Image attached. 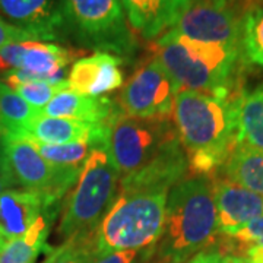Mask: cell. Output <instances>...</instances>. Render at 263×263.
I'll return each mask as SVG.
<instances>
[{
    "mask_svg": "<svg viewBox=\"0 0 263 263\" xmlns=\"http://www.w3.org/2000/svg\"><path fill=\"white\" fill-rule=\"evenodd\" d=\"M56 216V205L48 208L28 231L13 238L0 249V263H34L38 254L47 250L50 228Z\"/></svg>",
    "mask_w": 263,
    "mask_h": 263,
    "instance_id": "obj_20",
    "label": "cell"
},
{
    "mask_svg": "<svg viewBox=\"0 0 263 263\" xmlns=\"http://www.w3.org/2000/svg\"><path fill=\"white\" fill-rule=\"evenodd\" d=\"M119 110L107 97H88L63 89L41 110L48 117H60L86 123H108Z\"/></svg>",
    "mask_w": 263,
    "mask_h": 263,
    "instance_id": "obj_18",
    "label": "cell"
},
{
    "mask_svg": "<svg viewBox=\"0 0 263 263\" xmlns=\"http://www.w3.org/2000/svg\"><path fill=\"white\" fill-rule=\"evenodd\" d=\"M133 31L155 40L171 29L192 5V0H120Z\"/></svg>",
    "mask_w": 263,
    "mask_h": 263,
    "instance_id": "obj_17",
    "label": "cell"
},
{
    "mask_svg": "<svg viewBox=\"0 0 263 263\" xmlns=\"http://www.w3.org/2000/svg\"><path fill=\"white\" fill-rule=\"evenodd\" d=\"M245 2H246V5H247V8H249V9H252V8H253V3H256L257 0H245Z\"/></svg>",
    "mask_w": 263,
    "mask_h": 263,
    "instance_id": "obj_33",
    "label": "cell"
},
{
    "mask_svg": "<svg viewBox=\"0 0 263 263\" xmlns=\"http://www.w3.org/2000/svg\"><path fill=\"white\" fill-rule=\"evenodd\" d=\"M168 192H120L94 230L95 256L145 250L160 241Z\"/></svg>",
    "mask_w": 263,
    "mask_h": 263,
    "instance_id": "obj_5",
    "label": "cell"
},
{
    "mask_svg": "<svg viewBox=\"0 0 263 263\" xmlns=\"http://www.w3.org/2000/svg\"><path fill=\"white\" fill-rule=\"evenodd\" d=\"M218 214L214 183L205 176L183 179L167 196L164 231L157 252L171 263L190 260L215 241Z\"/></svg>",
    "mask_w": 263,
    "mask_h": 263,
    "instance_id": "obj_3",
    "label": "cell"
},
{
    "mask_svg": "<svg viewBox=\"0 0 263 263\" xmlns=\"http://www.w3.org/2000/svg\"><path fill=\"white\" fill-rule=\"evenodd\" d=\"M25 41H38V40L28 31L18 28L0 18V50L10 44L25 43Z\"/></svg>",
    "mask_w": 263,
    "mask_h": 263,
    "instance_id": "obj_28",
    "label": "cell"
},
{
    "mask_svg": "<svg viewBox=\"0 0 263 263\" xmlns=\"http://www.w3.org/2000/svg\"><path fill=\"white\" fill-rule=\"evenodd\" d=\"M241 19L228 3L196 0L170 32L199 43L241 47Z\"/></svg>",
    "mask_w": 263,
    "mask_h": 263,
    "instance_id": "obj_10",
    "label": "cell"
},
{
    "mask_svg": "<svg viewBox=\"0 0 263 263\" xmlns=\"http://www.w3.org/2000/svg\"><path fill=\"white\" fill-rule=\"evenodd\" d=\"M32 143V142H31ZM44 160L59 168L81 170L88 155L98 148L92 142H76L66 145H47V143H32Z\"/></svg>",
    "mask_w": 263,
    "mask_h": 263,
    "instance_id": "obj_23",
    "label": "cell"
},
{
    "mask_svg": "<svg viewBox=\"0 0 263 263\" xmlns=\"http://www.w3.org/2000/svg\"><path fill=\"white\" fill-rule=\"evenodd\" d=\"M63 32L79 46L130 59L138 41L120 0H60Z\"/></svg>",
    "mask_w": 263,
    "mask_h": 263,
    "instance_id": "obj_6",
    "label": "cell"
},
{
    "mask_svg": "<svg viewBox=\"0 0 263 263\" xmlns=\"http://www.w3.org/2000/svg\"><path fill=\"white\" fill-rule=\"evenodd\" d=\"M15 184H16V180L12 176L6 160H0V195L5 193L6 190H10Z\"/></svg>",
    "mask_w": 263,
    "mask_h": 263,
    "instance_id": "obj_31",
    "label": "cell"
},
{
    "mask_svg": "<svg viewBox=\"0 0 263 263\" xmlns=\"http://www.w3.org/2000/svg\"><path fill=\"white\" fill-rule=\"evenodd\" d=\"M18 139L47 145L92 142L101 146L108 143V123H86L60 117H48L40 113L24 127Z\"/></svg>",
    "mask_w": 263,
    "mask_h": 263,
    "instance_id": "obj_12",
    "label": "cell"
},
{
    "mask_svg": "<svg viewBox=\"0 0 263 263\" xmlns=\"http://www.w3.org/2000/svg\"><path fill=\"white\" fill-rule=\"evenodd\" d=\"M95 256L94 231L65 240L59 247H48V256L43 263H92Z\"/></svg>",
    "mask_w": 263,
    "mask_h": 263,
    "instance_id": "obj_25",
    "label": "cell"
},
{
    "mask_svg": "<svg viewBox=\"0 0 263 263\" xmlns=\"http://www.w3.org/2000/svg\"><path fill=\"white\" fill-rule=\"evenodd\" d=\"M238 260H240V257H237V256L231 257V263H238Z\"/></svg>",
    "mask_w": 263,
    "mask_h": 263,
    "instance_id": "obj_34",
    "label": "cell"
},
{
    "mask_svg": "<svg viewBox=\"0 0 263 263\" xmlns=\"http://www.w3.org/2000/svg\"><path fill=\"white\" fill-rule=\"evenodd\" d=\"M0 18L31 32L38 41L57 40L63 32L56 0H0Z\"/></svg>",
    "mask_w": 263,
    "mask_h": 263,
    "instance_id": "obj_14",
    "label": "cell"
},
{
    "mask_svg": "<svg viewBox=\"0 0 263 263\" xmlns=\"http://www.w3.org/2000/svg\"><path fill=\"white\" fill-rule=\"evenodd\" d=\"M231 254L221 252H200L195 254L187 263H231Z\"/></svg>",
    "mask_w": 263,
    "mask_h": 263,
    "instance_id": "obj_30",
    "label": "cell"
},
{
    "mask_svg": "<svg viewBox=\"0 0 263 263\" xmlns=\"http://www.w3.org/2000/svg\"><path fill=\"white\" fill-rule=\"evenodd\" d=\"M177 86L167 70L154 59L139 67L120 92V110L132 117H168Z\"/></svg>",
    "mask_w": 263,
    "mask_h": 263,
    "instance_id": "obj_9",
    "label": "cell"
},
{
    "mask_svg": "<svg viewBox=\"0 0 263 263\" xmlns=\"http://www.w3.org/2000/svg\"><path fill=\"white\" fill-rule=\"evenodd\" d=\"M12 89L29 105H32L34 108L41 111L54 95L63 89H69V84H67V79L60 84H50L46 81H28V82L16 85Z\"/></svg>",
    "mask_w": 263,
    "mask_h": 263,
    "instance_id": "obj_26",
    "label": "cell"
},
{
    "mask_svg": "<svg viewBox=\"0 0 263 263\" xmlns=\"http://www.w3.org/2000/svg\"><path fill=\"white\" fill-rule=\"evenodd\" d=\"M57 202L31 190H6L0 195V249L28 231L48 208Z\"/></svg>",
    "mask_w": 263,
    "mask_h": 263,
    "instance_id": "obj_15",
    "label": "cell"
},
{
    "mask_svg": "<svg viewBox=\"0 0 263 263\" xmlns=\"http://www.w3.org/2000/svg\"><path fill=\"white\" fill-rule=\"evenodd\" d=\"M40 113V110L29 105L0 81V130L5 132L8 138H18L24 127Z\"/></svg>",
    "mask_w": 263,
    "mask_h": 263,
    "instance_id": "obj_22",
    "label": "cell"
},
{
    "mask_svg": "<svg viewBox=\"0 0 263 263\" xmlns=\"http://www.w3.org/2000/svg\"><path fill=\"white\" fill-rule=\"evenodd\" d=\"M138 250H123V252H114L103 257L95 259L92 263H135L138 259Z\"/></svg>",
    "mask_w": 263,
    "mask_h": 263,
    "instance_id": "obj_29",
    "label": "cell"
},
{
    "mask_svg": "<svg viewBox=\"0 0 263 263\" xmlns=\"http://www.w3.org/2000/svg\"><path fill=\"white\" fill-rule=\"evenodd\" d=\"M224 170L228 180L263 197V151L235 146Z\"/></svg>",
    "mask_w": 263,
    "mask_h": 263,
    "instance_id": "obj_21",
    "label": "cell"
},
{
    "mask_svg": "<svg viewBox=\"0 0 263 263\" xmlns=\"http://www.w3.org/2000/svg\"><path fill=\"white\" fill-rule=\"evenodd\" d=\"M8 135L5 132L0 130V160H5V149H6V143H8Z\"/></svg>",
    "mask_w": 263,
    "mask_h": 263,
    "instance_id": "obj_32",
    "label": "cell"
},
{
    "mask_svg": "<svg viewBox=\"0 0 263 263\" xmlns=\"http://www.w3.org/2000/svg\"><path fill=\"white\" fill-rule=\"evenodd\" d=\"M214 199L219 234H231L263 216V197L231 180L214 183Z\"/></svg>",
    "mask_w": 263,
    "mask_h": 263,
    "instance_id": "obj_16",
    "label": "cell"
},
{
    "mask_svg": "<svg viewBox=\"0 0 263 263\" xmlns=\"http://www.w3.org/2000/svg\"><path fill=\"white\" fill-rule=\"evenodd\" d=\"M122 63L123 59L103 51L78 59L66 78L69 89L88 97H103L113 92L123 85Z\"/></svg>",
    "mask_w": 263,
    "mask_h": 263,
    "instance_id": "obj_13",
    "label": "cell"
},
{
    "mask_svg": "<svg viewBox=\"0 0 263 263\" xmlns=\"http://www.w3.org/2000/svg\"><path fill=\"white\" fill-rule=\"evenodd\" d=\"M5 160L16 184L31 192L44 193L54 202L65 196L82 170L54 167L40 155L31 142L18 138L8 139Z\"/></svg>",
    "mask_w": 263,
    "mask_h": 263,
    "instance_id": "obj_8",
    "label": "cell"
},
{
    "mask_svg": "<svg viewBox=\"0 0 263 263\" xmlns=\"http://www.w3.org/2000/svg\"><path fill=\"white\" fill-rule=\"evenodd\" d=\"M235 146L263 151V84L237 97Z\"/></svg>",
    "mask_w": 263,
    "mask_h": 263,
    "instance_id": "obj_19",
    "label": "cell"
},
{
    "mask_svg": "<svg viewBox=\"0 0 263 263\" xmlns=\"http://www.w3.org/2000/svg\"><path fill=\"white\" fill-rule=\"evenodd\" d=\"M241 50L247 62L263 66V5L253 6L241 19Z\"/></svg>",
    "mask_w": 263,
    "mask_h": 263,
    "instance_id": "obj_24",
    "label": "cell"
},
{
    "mask_svg": "<svg viewBox=\"0 0 263 263\" xmlns=\"http://www.w3.org/2000/svg\"><path fill=\"white\" fill-rule=\"evenodd\" d=\"M237 97L190 89H181L176 95L173 123L189 167L197 176L212 173L234 151Z\"/></svg>",
    "mask_w": 263,
    "mask_h": 263,
    "instance_id": "obj_2",
    "label": "cell"
},
{
    "mask_svg": "<svg viewBox=\"0 0 263 263\" xmlns=\"http://www.w3.org/2000/svg\"><path fill=\"white\" fill-rule=\"evenodd\" d=\"M243 59L241 47L199 43L170 31L155 43V60L179 91L231 95Z\"/></svg>",
    "mask_w": 263,
    "mask_h": 263,
    "instance_id": "obj_4",
    "label": "cell"
},
{
    "mask_svg": "<svg viewBox=\"0 0 263 263\" xmlns=\"http://www.w3.org/2000/svg\"><path fill=\"white\" fill-rule=\"evenodd\" d=\"M75 57H78V53L54 43L25 41L22 43L18 70L3 76V82L9 88H15L16 85L28 81L60 84L66 81L63 72Z\"/></svg>",
    "mask_w": 263,
    "mask_h": 263,
    "instance_id": "obj_11",
    "label": "cell"
},
{
    "mask_svg": "<svg viewBox=\"0 0 263 263\" xmlns=\"http://www.w3.org/2000/svg\"><path fill=\"white\" fill-rule=\"evenodd\" d=\"M214 2H218V3H228L230 0H214Z\"/></svg>",
    "mask_w": 263,
    "mask_h": 263,
    "instance_id": "obj_35",
    "label": "cell"
},
{
    "mask_svg": "<svg viewBox=\"0 0 263 263\" xmlns=\"http://www.w3.org/2000/svg\"><path fill=\"white\" fill-rule=\"evenodd\" d=\"M107 145L95 148L88 155L75 187L65 199L57 230L65 240L94 231L113 203L119 174L110 160Z\"/></svg>",
    "mask_w": 263,
    "mask_h": 263,
    "instance_id": "obj_7",
    "label": "cell"
},
{
    "mask_svg": "<svg viewBox=\"0 0 263 263\" xmlns=\"http://www.w3.org/2000/svg\"><path fill=\"white\" fill-rule=\"evenodd\" d=\"M108 155L120 192L165 190L189 170L173 119L132 117L117 111L108 122Z\"/></svg>",
    "mask_w": 263,
    "mask_h": 263,
    "instance_id": "obj_1",
    "label": "cell"
},
{
    "mask_svg": "<svg viewBox=\"0 0 263 263\" xmlns=\"http://www.w3.org/2000/svg\"><path fill=\"white\" fill-rule=\"evenodd\" d=\"M226 237L231 246H235L234 249L245 252V254L253 247H263V216L250 221L231 234H226Z\"/></svg>",
    "mask_w": 263,
    "mask_h": 263,
    "instance_id": "obj_27",
    "label": "cell"
}]
</instances>
